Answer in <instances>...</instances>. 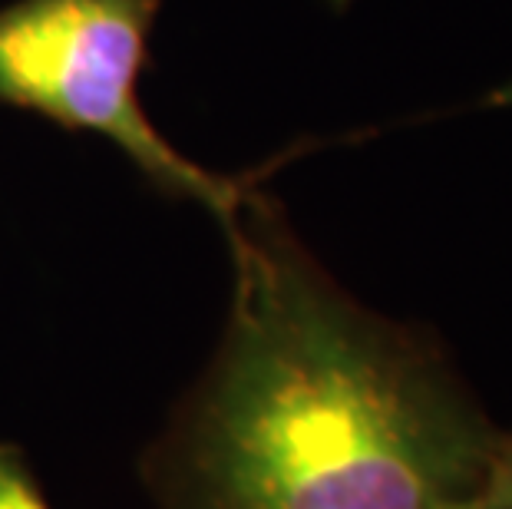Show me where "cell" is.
I'll use <instances>...</instances> for the list:
<instances>
[{
  "mask_svg": "<svg viewBox=\"0 0 512 509\" xmlns=\"http://www.w3.org/2000/svg\"><path fill=\"white\" fill-rule=\"evenodd\" d=\"M232 311L146 460L162 509H470L499 437L420 331L347 295L255 186L222 219Z\"/></svg>",
  "mask_w": 512,
  "mask_h": 509,
  "instance_id": "obj_1",
  "label": "cell"
},
{
  "mask_svg": "<svg viewBox=\"0 0 512 509\" xmlns=\"http://www.w3.org/2000/svg\"><path fill=\"white\" fill-rule=\"evenodd\" d=\"M159 0H14L0 7V103L103 136L166 196L215 219L245 182L182 156L139 100Z\"/></svg>",
  "mask_w": 512,
  "mask_h": 509,
  "instance_id": "obj_2",
  "label": "cell"
},
{
  "mask_svg": "<svg viewBox=\"0 0 512 509\" xmlns=\"http://www.w3.org/2000/svg\"><path fill=\"white\" fill-rule=\"evenodd\" d=\"M0 509H50L20 447L0 443Z\"/></svg>",
  "mask_w": 512,
  "mask_h": 509,
  "instance_id": "obj_3",
  "label": "cell"
},
{
  "mask_svg": "<svg viewBox=\"0 0 512 509\" xmlns=\"http://www.w3.org/2000/svg\"><path fill=\"white\" fill-rule=\"evenodd\" d=\"M489 496H512V437H499V450L493 460V470H489L486 490Z\"/></svg>",
  "mask_w": 512,
  "mask_h": 509,
  "instance_id": "obj_4",
  "label": "cell"
},
{
  "mask_svg": "<svg viewBox=\"0 0 512 509\" xmlns=\"http://www.w3.org/2000/svg\"><path fill=\"white\" fill-rule=\"evenodd\" d=\"M470 509H512V496H489V493H483Z\"/></svg>",
  "mask_w": 512,
  "mask_h": 509,
  "instance_id": "obj_5",
  "label": "cell"
}]
</instances>
